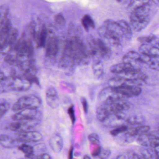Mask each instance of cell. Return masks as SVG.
I'll use <instances>...</instances> for the list:
<instances>
[{
	"instance_id": "26",
	"label": "cell",
	"mask_w": 159,
	"mask_h": 159,
	"mask_svg": "<svg viewBox=\"0 0 159 159\" xmlns=\"http://www.w3.org/2000/svg\"><path fill=\"white\" fill-rule=\"evenodd\" d=\"M81 23L84 29L89 31L90 29H94L95 24L92 18L89 15H85L83 16L81 20Z\"/></svg>"
},
{
	"instance_id": "49",
	"label": "cell",
	"mask_w": 159,
	"mask_h": 159,
	"mask_svg": "<svg viewBox=\"0 0 159 159\" xmlns=\"http://www.w3.org/2000/svg\"><path fill=\"white\" fill-rule=\"evenodd\" d=\"M83 159H91V158L89 156H85L83 157Z\"/></svg>"
},
{
	"instance_id": "17",
	"label": "cell",
	"mask_w": 159,
	"mask_h": 159,
	"mask_svg": "<svg viewBox=\"0 0 159 159\" xmlns=\"http://www.w3.org/2000/svg\"><path fill=\"white\" fill-rule=\"evenodd\" d=\"M150 130V127L148 126H139L136 127L128 129L126 132V140H130L135 136H139L142 134L147 133Z\"/></svg>"
},
{
	"instance_id": "21",
	"label": "cell",
	"mask_w": 159,
	"mask_h": 159,
	"mask_svg": "<svg viewBox=\"0 0 159 159\" xmlns=\"http://www.w3.org/2000/svg\"><path fill=\"white\" fill-rule=\"evenodd\" d=\"M141 57V61L142 63H145L148 65L149 68L152 70L159 72V59L158 58H151L142 54Z\"/></svg>"
},
{
	"instance_id": "35",
	"label": "cell",
	"mask_w": 159,
	"mask_h": 159,
	"mask_svg": "<svg viewBox=\"0 0 159 159\" xmlns=\"http://www.w3.org/2000/svg\"><path fill=\"white\" fill-rule=\"evenodd\" d=\"M54 21L57 25L61 26H64L66 22L64 17L61 14H57L55 16Z\"/></svg>"
},
{
	"instance_id": "40",
	"label": "cell",
	"mask_w": 159,
	"mask_h": 159,
	"mask_svg": "<svg viewBox=\"0 0 159 159\" xmlns=\"http://www.w3.org/2000/svg\"><path fill=\"white\" fill-rule=\"evenodd\" d=\"M29 159H51V157L48 154H43L38 156H34L31 158Z\"/></svg>"
},
{
	"instance_id": "1",
	"label": "cell",
	"mask_w": 159,
	"mask_h": 159,
	"mask_svg": "<svg viewBox=\"0 0 159 159\" xmlns=\"http://www.w3.org/2000/svg\"><path fill=\"white\" fill-rule=\"evenodd\" d=\"M87 49L84 43L79 38L73 37L67 41L61 60V66L87 63L90 55L89 49Z\"/></svg>"
},
{
	"instance_id": "11",
	"label": "cell",
	"mask_w": 159,
	"mask_h": 159,
	"mask_svg": "<svg viewBox=\"0 0 159 159\" xmlns=\"http://www.w3.org/2000/svg\"><path fill=\"white\" fill-rule=\"evenodd\" d=\"M18 36V31L16 28H12L5 43L1 50V53L2 55H5L8 52L14 48L17 42Z\"/></svg>"
},
{
	"instance_id": "10",
	"label": "cell",
	"mask_w": 159,
	"mask_h": 159,
	"mask_svg": "<svg viewBox=\"0 0 159 159\" xmlns=\"http://www.w3.org/2000/svg\"><path fill=\"white\" fill-rule=\"evenodd\" d=\"M46 45V58L50 59L55 58L59 51L60 43L58 38L57 36H51L47 41Z\"/></svg>"
},
{
	"instance_id": "4",
	"label": "cell",
	"mask_w": 159,
	"mask_h": 159,
	"mask_svg": "<svg viewBox=\"0 0 159 159\" xmlns=\"http://www.w3.org/2000/svg\"><path fill=\"white\" fill-rule=\"evenodd\" d=\"M42 105L40 98L32 94L22 96L18 99L12 107L14 112L26 109H38Z\"/></svg>"
},
{
	"instance_id": "5",
	"label": "cell",
	"mask_w": 159,
	"mask_h": 159,
	"mask_svg": "<svg viewBox=\"0 0 159 159\" xmlns=\"http://www.w3.org/2000/svg\"><path fill=\"white\" fill-rule=\"evenodd\" d=\"M90 55L98 58L107 60L111 56V51L105 42L99 38L93 39L89 43Z\"/></svg>"
},
{
	"instance_id": "25",
	"label": "cell",
	"mask_w": 159,
	"mask_h": 159,
	"mask_svg": "<svg viewBox=\"0 0 159 159\" xmlns=\"http://www.w3.org/2000/svg\"><path fill=\"white\" fill-rule=\"evenodd\" d=\"M117 22L121 28L124 37L129 40L131 39L132 36V32L131 28L129 23L123 20L118 21Z\"/></svg>"
},
{
	"instance_id": "30",
	"label": "cell",
	"mask_w": 159,
	"mask_h": 159,
	"mask_svg": "<svg viewBox=\"0 0 159 159\" xmlns=\"http://www.w3.org/2000/svg\"><path fill=\"white\" fill-rule=\"evenodd\" d=\"M9 103L3 100H0V120L10 108Z\"/></svg>"
},
{
	"instance_id": "18",
	"label": "cell",
	"mask_w": 159,
	"mask_h": 159,
	"mask_svg": "<svg viewBox=\"0 0 159 159\" xmlns=\"http://www.w3.org/2000/svg\"><path fill=\"white\" fill-rule=\"evenodd\" d=\"M111 110L108 105L102 103L96 109V117L98 120L101 122L106 121L112 115Z\"/></svg>"
},
{
	"instance_id": "47",
	"label": "cell",
	"mask_w": 159,
	"mask_h": 159,
	"mask_svg": "<svg viewBox=\"0 0 159 159\" xmlns=\"http://www.w3.org/2000/svg\"><path fill=\"white\" fill-rule=\"evenodd\" d=\"M113 159H125V157L124 156L122 155H120V156H118L116 157Z\"/></svg>"
},
{
	"instance_id": "2",
	"label": "cell",
	"mask_w": 159,
	"mask_h": 159,
	"mask_svg": "<svg viewBox=\"0 0 159 159\" xmlns=\"http://www.w3.org/2000/svg\"><path fill=\"white\" fill-rule=\"evenodd\" d=\"M151 4L148 1H143L136 6L130 16L131 24L136 31L144 29L150 21Z\"/></svg>"
},
{
	"instance_id": "12",
	"label": "cell",
	"mask_w": 159,
	"mask_h": 159,
	"mask_svg": "<svg viewBox=\"0 0 159 159\" xmlns=\"http://www.w3.org/2000/svg\"><path fill=\"white\" fill-rule=\"evenodd\" d=\"M113 89L125 98L136 97L140 95L142 92V89L140 87L133 86H121Z\"/></svg>"
},
{
	"instance_id": "34",
	"label": "cell",
	"mask_w": 159,
	"mask_h": 159,
	"mask_svg": "<svg viewBox=\"0 0 159 159\" xmlns=\"http://www.w3.org/2000/svg\"><path fill=\"white\" fill-rule=\"evenodd\" d=\"M141 157L143 159H153V155L151 150L147 148L143 149L141 151Z\"/></svg>"
},
{
	"instance_id": "43",
	"label": "cell",
	"mask_w": 159,
	"mask_h": 159,
	"mask_svg": "<svg viewBox=\"0 0 159 159\" xmlns=\"http://www.w3.org/2000/svg\"><path fill=\"white\" fill-rule=\"evenodd\" d=\"M74 147H71L70 148L68 154V159H73Z\"/></svg>"
},
{
	"instance_id": "32",
	"label": "cell",
	"mask_w": 159,
	"mask_h": 159,
	"mask_svg": "<svg viewBox=\"0 0 159 159\" xmlns=\"http://www.w3.org/2000/svg\"><path fill=\"white\" fill-rule=\"evenodd\" d=\"M156 36L154 35H145V36H140L138 38V40L139 42L143 43V44H151L152 42H154L156 40Z\"/></svg>"
},
{
	"instance_id": "48",
	"label": "cell",
	"mask_w": 159,
	"mask_h": 159,
	"mask_svg": "<svg viewBox=\"0 0 159 159\" xmlns=\"http://www.w3.org/2000/svg\"><path fill=\"white\" fill-rule=\"evenodd\" d=\"M155 44H156V45H155L157 47H158L159 48V40H156V41H155Z\"/></svg>"
},
{
	"instance_id": "41",
	"label": "cell",
	"mask_w": 159,
	"mask_h": 159,
	"mask_svg": "<svg viewBox=\"0 0 159 159\" xmlns=\"http://www.w3.org/2000/svg\"><path fill=\"white\" fill-rule=\"evenodd\" d=\"M128 159H141L139 157L134 151H129L128 153Z\"/></svg>"
},
{
	"instance_id": "13",
	"label": "cell",
	"mask_w": 159,
	"mask_h": 159,
	"mask_svg": "<svg viewBox=\"0 0 159 159\" xmlns=\"http://www.w3.org/2000/svg\"><path fill=\"white\" fill-rule=\"evenodd\" d=\"M116 76L127 80H143L145 81L147 76L141 70H134L127 71Z\"/></svg>"
},
{
	"instance_id": "46",
	"label": "cell",
	"mask_w": 159,
	"mask_h": 159,
	"mask_svg": "<svg viewBox=\"0 0 159 159\" xmlns=\"http://www.w3.org/2000/svg\"><path fill=\"white\" fill-rule=\"evenodd\" d=\"M155 155L156 156H159V146L155 148Z\"/></svg>"
},
{
	"instance_id": "50",
	"label": "cell",
	"mask_w": 159,
	"mask_h": 159,
	"mask_svg": "<svg viewBox=\"0 0 159 159\" xmlns=\"http://www.w3.org/2000/svg\"><path fill=\"white\" fill-rule=\"evenodd\" d=\"M141 159H143L141 157Z\"/></svg>"
},
{
	"instance_id": "3",
	"label": "cell",
	"mask_w": 159,
	"mask_h": 159,
	"mask_svg": "<svg viewBox=\"0 0 159 159\" xmlns=\"http://www.w3.org/2000/svg\"><path fill=\"white\" fill-rule=\"evenodd\" d=\"M99 35L112 45H120L121 40L124 37L123 33L117 21L107 20L98 30Z\"/></svg>"
},
{
	"instance_id": "33",
	"label": "cell",
	"mask_w": 159,
	"mask_h": 159,
	"mask_svg": "<svg viewBox=\"0 0 159 159\" xmlns=\"http://www.w3.org/2000/svg\"><path fill=\"white\" fill-rule=\"evenodd\" d=\"M128 127L124 125L119 126L117 128L112 130L110 132V134L113 136H116L122 133L126 132L128 130Z\"/></svg>"
},
{
	"instance_id": "24",
	"label": "cell",
	"mask_w": 159,
	"mask_h": 159,
	"mask_svg": "<svg viewBox=\"0 0 159 159\" xmlns=\"http://www.w3.org/2000/svg\"><path fill=\"white\" fill-rule=\"evenodd\" d=\"M9 8L6 5L0 6V30L10 20L8 17Z\"/></svg>"
},
{
	"instance_id": "31",
	"label": "cell",
	"mask_w": 159,
	"mask_h": 159,
	"mask_svg": "<svg viewBox=\"0 0 159 159\" xmlns=\"http://www.w3.org/2000/svg\"><path fill=\"white\" fill-rule=\"evenodd\" d=\"M126 121L127 123L130 125H137L143 124L144 122V119L141 116H133L127 119Z\"/></svg>"
},
{
	"instance_id": "6",
	"label": "cell",
	"mask_w": 159,
	"mask_h": 159,
	"mask_svg": "<svg viewBox=\"0 0 159 159\" xmlns=\"http://www.w3.org/2000/svg\"><path fill=\"white\" fill-rule=\"evenodd\" d=\"M10 77L12 91H23L30 88L32 83L24 75H11Z\"/></svg>"
},
{
	"instance_id": "27",
	"label": "cell",
	"mask_w": 159,
	"mask_h": 159,
	"mask_svg": "<svg viewBox=\"0 0 159 159\" xmlns=\"http://www.w3.org/2000/svg\"><path fill=\"white\" fill-rule=\"evenodd\" d=\"M19 150L24 153L25 155V158L27 159L31 158L32 157L34 156V149L33 147L27 144L23 143L22 144L20 145L18 147Z\"/></svg>"
},
{
	"instance_id": "7",
	"label": "cell",
	"mask_w": 159,
	"mask_h": 159,
	"mask_svg": "<svg viewBox=\"0 0 159 159\" xmlns=\"http://www.w3.org/2000/svg\"><path fill=\"white\" fill-rule=\"evenodd\" d=\"M41 114L38 109H26L16 112L12 116L14 121L39 119Z\"/></svg>"
},
{
	"instance_id": "28",
	"label": "cell",
	"mask_w": 159,
	"mask_h": 159,
	"mask_svg": "<svg viewBox=\"0 0 159 159\" xmlns=\"http://www.w3.org/2000/svg\"><path fill=\"white\" fill-rule=\"evenodd\" d=\"M93 74L95 77L100 78L104 74V67L101 61L99 60L93 63L92 66Z\"/></svg>"
},
{
	"instance_id": "14",
	"label": "cell",
	"mask_w": 159,
	"mask_h": 159,
	"mask_svg": "<svg viewBox=\"0 0 159 159\" xmlns=\"http://www.w3.org/2000/svg\"><path fill=\"white\" fill-rule=\"evenodd\" d=\"M48 32L45 25H43L39 30L36 31L34 28V40L38 48H44L47 43Z\"/></svg>"
},
{
	"instance_id": "16",
	"label": "cell",
	"mask_w": 159,
	"mask_h": 159,
	"mask_svg": "<svg viewBox=\"0 0 159 159\" xmlns=\"http://www.w3.org/2000/svg\"><path fill=\"white\" fill-rule=\"evenodd\" d=\"M47 102L50 107L55 108L58 106L59 97L57 91L53 87H49L46 93Z\"/></svg>"
},
{
	"instance_id": "39",
	"label": "cell",
	"mask_w": 159,
	"mask_h": 159,
	"mask_svg": "<svg viewBox=\"0 0 159 159\" xmlns=\"http://www.w3.org/2000/svg\"><path fill=\"white\" fill-rule=\"evenodd\" d=\"M81 102L82 106H83L84 113L86 114H88V110H89V105H88L87 100L84 97H82L81 98Z\"/></svg>"
},
{
	"instance_id": "20",
	"label": "cell",
	"mask_w": 159,
	"mask_h": 159,
	"mask_svg": "<svg viewBox=\"0 0 159 159\" xmlns=\"http://www.w3.org/2000/svg\"><path fill=\"white\" fill-rule=\"evenodd\" d=\"M134 70H137V69L130 64L123 62L114 64L111 66L110 69V72L111 73L116 74L117 75L125 72L127 71Z\"/></svg>"
},
{
	"instance_id": "29",
	"label": "cell",
	"mask_w": 159,
	"mask_h": 159,
	"mask_svg": "<svg viewBox=\"0 0 159 159\" xmlns=\"http://www.w3.org/2000/svg\"><path fill=\"white\" fill-rule=\"evenodd\" d=\"M11 90L10 78L9 77H5L3 80L0 81V94L8 92Z\"/></svg>"
},
{
	"instance_id": "36",
	"label": "cell",
	"mask_w": 159,
	"mask_h": 159,
	"mask_svg": "<svg viewBox=\"0 0 159 159\" xmlns=\"http://www.w3.org/2000/svg\"><path fill=\"white\" fill-rule=\"evenodd\" d=\"M89 142L93 144L99 145L100 144V139L99 136L96 133H91L88 137Z\"/></svg>"
},
{
	"instance_id": "37",
	"label": "cell",
	"mask_w": 159,
	"mask_h": 159,
	"mask_svg": "<svg viewBox=\"0 0 159 159\" xmlns=\"http://www.w3.org/2000/svg\"><path fill=\"white\" fill-rule=\"evenodd\" d=\"M68 113L69 116L73 124H74L76 121V117H75V112L74 105H71L69 107L68 110Z\"/></svg>"
},
{
	"instance_id": "9",
	"label": "cell",
	"mask_w": 159,
	"mask_h": 159,
	"mask_svg": "<svg viewBox=\"0 0 159 159\" xmlns=\"http://www.w3.org/2000/svg\"><path fill=\"white\" fill-rule=\"evenodd\" d=\"M39 121V119H32L14 121L9 124L8 129L12 131L17 133L28 131L29 129L36 126Z\"/></svg>"
},
{
	"instance_id": "22",
	"label": "cell",
	"mask_w": 159,
	"mask_h": 159,
	"mask_svg": "<svg viewBox=\"0 0 159 159\" xmlns=\"http://www.w3.org/2000/svg\"><path fill=\"white\" fill-rule=\"evenodd\" d=\"M12 28L11 21L9 20L0 30V53Z\"/></svg>"
},
{
	"instance_id": "8",
	"label": "cell",
	"mask_w": 159,
	"mask_h": 159,
	"mask_svg": "<svg viewBox=\"0 0 159 159\" xmlns=\"http://www.w3.org/2000/svg\"><path fill=\"white\" fill-rule=\"evenodd\" d=\"M43 139V135L37 131H25L17 133L16 140L18 143H37Z\"/></svg>"
},
{
	"instance_id": "42",
	"label": "cell",
	"mask_w": 159,
	"mask_h": 159,
	"mask_svg": "<svg viewBox=\"0 0 159 159\" xmlns=\"http://www.w3.org/2000/svg\"><path fill=\"white\" fill-rule=\"evenodd\" d=\"M102 148L100 146H98V147L94 149L93 151L92 155L93 157H97L99 156L100 155V153H101V150H102Z\"/></svg>"
},
{
	"instance_id": "44",
	"label": "cell",
	"mask_w": 159,
	"mask_h": 159,
	"mask_svg": "<svg viewBox=\"0 0 159 159\" xmlns=\"http://www.w3.org/2000/svg\"><path fill=\"white\" fill-rule=\"evenodd\" d=\"M151 132V133L153 134V135H155V136H156V137L159 138V130H157L153 131Z\"/></svg>"
},
{
	"instance_id": "23",
	"label": "cell",
	"mask_w": 159,
	"mask_h": 159,
	"mask_svg": "<svg viewBox=\"0 0 159 159\" xmlns=\"http://www.w3.org/2000/svg\"><path fill=\"white\" fill-rule=\"evenodd\" d=\"M16 140L6 134L0 135V145L5 148H14L16 146Z\"/></svg>"
},
{
	"instance_id": "15",
	"label": "cell",
	"mask_w": 159,
	"mask_h": 159,
	"mask_svg": "<svg viewBox=\"0 0 159 159\" xmlns=\"http://www.w3.org/2000/svg\"><path fill=\"white\" fill-rule=\"evenodd\" d=\"M139 52L143 55L151 58L159 57V48L151 44H143L139 48Z\"/></svg>"
},
{
	"instance_id": "38",
	"label": "cell",
	"mask_w": 159,
	"mask_h": 159,
	"mask_svg": "<svg viewBox=\"0 0 159 159\" xmlns=\"http://www.w3.org/2000/svg\"><path fill=\"white\" fill-rule=\"evenodd\" d=\"M111 152L109 149H102L101 150L100 155L98 156L100 159H107L110 157Z\"/></svg>"
},
{
	"instance_id": "19",
	"label": "cell",
	"mask_w": 159,
	"mask_h": 159,
	"mask_svg": "<svg viewBox=\"0 0 159 159\" xmlns=\"http://www.w3.org/2000/svg\"><path fill=\"white\" fill-rule=\"evenodd\" d=\"M49 145L53 151L56 153H59L62 150L63 147L62 137L59 134L53 135L49 140Z\"/></svg>"
},
{
	"instance_id": "45",
	"label": "cell",
	"mask_w": 159,
	"mask_h": 159,
	"mask_svg": "<svg viewBox=\"0 0 159 159\" xmlns=\"http://www.w3.org/2000/svg\"><path fill=\"white\" fill-rule=\"evenodd\" d=\"M5 77L4 76L3 72L1 71V69H0V81L3 80V79Z\"/></svg>"
}]
</instances>
